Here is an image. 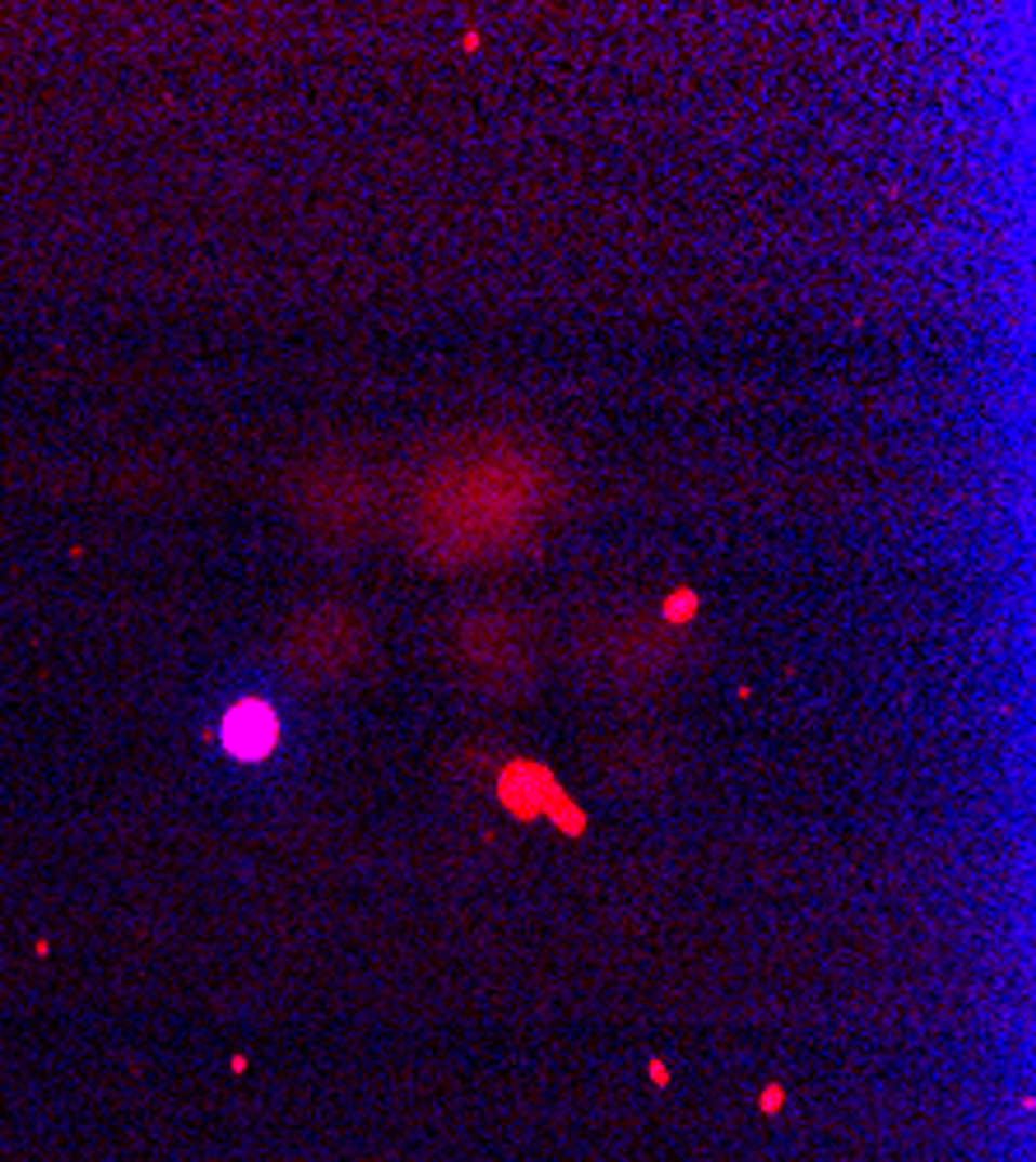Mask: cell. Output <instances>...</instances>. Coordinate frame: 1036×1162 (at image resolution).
Here are the masks:
<instances>
[{
    "label": "cell",
    "instance_id": "cell-1",
    "mask_svg": "<svg viewBox=\"0 0 1036 1162\" xmlns=\"http://www.w3.org/2000/svg\"><path fill=\"white\" fill-rule=\"evenodd\" d=\"M275 712L265 702H238L224 716V744L238 753V758H265L275 749Z\"/></svg>",
    "mask_w": 1036,
    "mask_h": 1162
}]
</instances>
